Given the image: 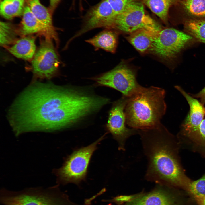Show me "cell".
Here are the masks:
<instances>
[{"label": "cell", "instance_id": "17", "mask_svg": "<svg viewBox=\"0 0 205 205\" xmlns=\"http://www.w3.org/2000/svg\"><path fill=\"white\" fill-rule=\"evenodd\" d=\"M28 6L36 17L48 29L53 39L58 42L56 32L53 26L52 13L43 5L39 0H26Z\"/></svg>", "mask_w": 205, "mask_h": 205}, {"label": "cell", "instance_id": "5", "mask_svg": "<svg viewBox=\"0 0 205 205\" xmlns=\"http://www.w3.org/2000/svg\"><path fill=\"white\" fill-rule=\"evenodd\" d=\"M104 28L130 34L143 28L158 32L161 30L159 24L145 14L143 4L140 1L130 4L122 12L116 15Z\"/></svg>", "mask_w": 205, "mask_h": 205}, {"label": "cell", "instance_id": "30", "mask_svg": "<svg viewBox=\"0 0 205 205\" xmlns=\"http://www.w3.org/2000/svg\"><path fill=\"white\" fill-rule=\"evenodd\" d=\"M132 198L131 196H120L116 197L115 200L118 202L124 201L126 200H130Z\"/></svg>", "mask_w": 205, "mask_h": 205}, {"label": "cell", "instance_id": "19", "mask_svg": "<svg viewBox=\"0 0 205 205\" xmlns=\"http://www.w3.org/2000/svg\"><path fill=\"white\" fill-rule=\"evenodd\" d=\"M8 51L16 57L28 60L32 58L36 51L35 39L26 37L17 41L12 46L7 49Z\"/></svg>", "mask_w": 205, "mask_h": 205}, {"label": "cell", "instance_id": "2", "mask_svg": "<svg viewBox=\"0 0 205 205\" xmlns=\"http://www.w3.org/2000/svg\"><path fill=\"white\" fill-rule=\"evenodd\" d=\"M148 160L147 178L169 183L189 191L192 181L180 164L173 136L161 123L138 130Z\"/></svg>", "mask_w": 205, "mask_h": 205}, {"label": "cell", "instance_id": "15", "mask_svg": "<svg viewBox=\"0 0 205 205\" xmlns=\"http://www.w3.org/2000/svg\"><path fill=\"white\" fill-rule=\"evenodd\" d=\"M126 205H175L171 196L161 189L132 198Z\"/></svg>", "mask_w": 205, "mask_h": 205}, {"label": "cell", "instance_id": "12", "mask_svg": "<svg viewBox=\"0 0 205 205\" xmlns=\"http://www.w3.org/2000/svg\"><path fill=\"white\" fill-rule=\"evenodd\" d=\"M116 16L108 2L106 0H101L88 11L84 18L82 28L74 37L95 28L104 27Z\"/></svg>", "mask_w": 205, "mask_h": 205}, {"label": "cell", "instance_id": "21", "mask_svg": "<svg viewBox=\"0 0 205 205\" xmlns=\"http://www.w3.org/2000/svg\"><path fill=\"white\" fill-rule=\"evenodd\" d=\"M25 1V0H1V15L8 19L22 15Z\"/></svg>", "mask_w": 205, "mask_h": 205}, {"label": "cell", "instance_id": "3", "mask_svg": "<svg viewBox=\"0 0 205 205\" xmlns=\"http://www.w3.org/2000/svg\"><path fill=\"white\" fill-rule=\"evenodd\" d=\"M165 90L154 86H141L128 98L125 109L126 124L130 128L140 130L155 127L161 123L165 113Z\"/></svg>", "mask_w": 205, "mask_h": 205}, {"label": "cell", "instance_id": "4", "mask_svg": "<svg viewBox=\"0 0 205 205\" xmlns=\"http://www.w3.org/2000/svg\"><path fill=\"white\" fill-rule=\"evenodd\" d=\"M57 187L32 188L17 191L3 189L0 202L4 205H65L64 197Z\"/></svg>", "mask_w": 205, "mask_h": 205}, {"label": "cell", "instance_id": "8", "mask_svg": "<svg viewBox=\"0 0 205 205\" xmlns=\"http://www.w3.org/2000/svg\"><path fill=\"white\" fill-rule=\"evenodd\" d=\"M187 33L173 28L161 29L158 33L149 51L165 59L175 58L193 40Z\"/></svg>", "mask_w": 205, "mask_h": 205}, {"label": "cell", "instance_id": "16", "mask_svg": "<svg viewBox=\"0 0 205 205\" xmlns=\"http://www.w3.org/2000/svg\"><path fill=\"white\" fill-rule=\"evenodd\" d=\"M184 19H205V0H177L175 5Z\"/></svg>", "mask_w": 205, "mask_h": 205}, {"label": "cell", "instance_id": "11", "mask_svg": "<svg viewBox=\"0 0 205 205\" xmlns=\"http://www.w3.org/2000/svg\"><path fill=\"white\" fill-rule=\"evenodd\" d=\"M175 87L185 98L190 106L189 113L182 125V132L195 143L198 127L205 115V108L200 102L189 95L180 86Z\"/></svg>", "mask_w": 205, "mask_h": 205}, {"label": "cell", "instance_id": "6", "mask_svg": "<svg viewBox=\"0 0 205 205\" xmlns=\"http://www.w3.org/2000/svg\"><path fill=\"white\" fill-rule=\"evenodd\" d=\"M104 135L89 145L75 151L63 165L55 171L59 181L63 183H78L86 178L91 157Z\"/></svg>", "mask_w": 205, "mask_h": 205}, {"label": "cell", "instance_id": "22", "mask_svg": "<svg viewBox=\"0 0 205 205\" xmlns=\"http://www.w3.org/2000/svg\"><path fill=\"white\" fill-rule=\"evenodd\" d=\"M183 23L184 30L187 34L205 43V19H186Z\"/></svg>", "mask_w": 205, "mask_h": 205}, {"label": "cell", "instance_id": "1", "mask_svg": "<svg viewBox=\"0 0 205 205\" xmlns=\"http://www.w3.org/2000/svg\"><path fill=\"white\" fill-rule=\"evenodd\" d=\"M88 94L72 87L34 82L12 104L9 122L17 135L69 127L86 116L87 109L82 99Z\"/></svg>", "mask_w": 205, "mask_h": 205}, {"label": "cell", "instance_id": "7", "mask_svg": "<svg viewBox=\"0 0 205 205\" xmlns=\"http://www.w3.org/2000/svg\"><path fill=\"white\" fill-rule=\"evenodd\" d=\"M97 86L111 88L129 97L142 86L137 82L135 72L123 63L108 71L93 78Z\"/></svg>", "mask_w": 205, "mask_h": 205}, {"label": "cell", "instance_id": "28", "mask_svg": "<svg viewBox=\"0 0 205 205\" xmlns=\"http://www.w3.org/2000/svg\"><path fill=\"white\" fill-rule=\"evenodd\" d=\"M61 0H50L49 10L52 13L54 11Z\"/></svg>", "mask_w": 205, "mask_h": 205}, {"label": "cell", "instance_id": "23", "mask_svg": "<svg viewBox=\"0 0 205 205\" xmlns=\"http://www.w3.org/2000/svg\"><path fill=\"white\" fill-rule=\"evenodd\" d=\"M16 32L10 23L3 22L0 23V43L5 46L12 43L15 39Z\"/></svg>", "mask_w": 205, "mask_h": 205}, {"label": "cell", "instance_id": "13", "mask_svg": "<svg viewBox=\"0 0 205 205\" xmlns=\"http://www.w3.org/2000/svg\"><path fill=\"white\" fill-rule=\"evenodd\" d=\"M19 32L22 35L38 33L46 38L53 39L47 28L36 17L28 6H26L22 15Z\"/></svg>", "mask_w": 205, "mask_h": 205}, {"label": "cell", "instance_id": "9", "mask_svg": "<svg viewBox=\"0 0 205 205\" xmlns=\"http://www.w3.org/2000/svg\"><path fill=\"white\" fill-rule=\"evenodd\" d=\"M128 97L122 96L114 101L110 110L106 125L108 131L112 135L118 144V149L125 150L126 140L131 136L138 133V130L126 126L124 109Z\"/></svg>", "mask_w": 205, "mask_h": 205}, {"label": "cell", "instance_id": "24", "mask_svg": "<svg viewBox=\"0 0 205 205\" xmlns=\"http://www.w3.org/2000/svg\"><path fill=\"white\" fill-rule=\"evenodd\" d=\"M188 192L194 198L205 196V174L199 179L192 181Z\"/></svg>", "mask_w": 205, "mask_h": 205}, {"label": "cell", "instance_id": "14", "mask_svg": "<svg viewBox=\"0 0 205 205\" xmlns=\"http://www.w3.org/2000/svg\"><path fill=\"white\" fill-rule=\"evenodd\" d=\"M159 31L140 29L130 33L126 38L137 50L144 53L149 50Z\"/></svg>", "mask_w": 205, "mask_h": 205}, {"label": "cell", "instance_id": "18", "mask_svg": "<svg viewBox=\"0 0 205 205\" xmlns=\"http://www.w3.org/2000/svg\"><path fill=\"white\" fill-rule=\"evenodd\" d=\"M86 42L96 49L101 48L111 53L115 52L118 42V34L109 30L101 32Z\"/></svg>", "mask_w": 205, "mask_h": 205}, {"label": "cell", "instance_id": "25", "mask_svg": "<svg viewBox=\"0 0 205 205\" xmlns=\"http://www.w3.org/2000/svg\"><path fill=\"white\" fill-rule=\"evenodd\" d=\"M112 7L116 15L122 12L131 3L140 0H106Z\"/></svg>", "mask_w": 205, "mask_h": 205}, {"label": "cell", "instance_id": "27", "mask_svg": "<svg viewBox=\"0 0 205 205\" xmlns=\"http://www.w3.org/2000/svg\"><path fill=\"white\" fill-rule=\"evenodd\" d=\"M192 96L194 98L199 99L200 102L204 105L205 104V87L198 93L192 94Z\"/></svg>", "mask_w": 205, "mask_h": 205}, {"label": "cell", "instance_id": "10", "mask_svg": "<svg viewBox=\"0 0 205 205\" xmlns=\"http://www.w3.org/2000/svg\"><path fill=\"white\" fill-rule=\"evenodd\" d=\"M51 40L46 38L42 42L32 61V72L37 78L50 79L57 73L59 61Z\"/></svg>", "mask_w": 205, "mask_h": 205}, {"label": "cell", "instance_id": "26", "mask_svg": "<svg viewBox=\"0 0 205 205\" xmlns=\"http://www.w3.org/2000/svg\"><path fill=\"white\" fill-rule=\"evenodd\" d=\"M197 145L205 147V119L200 124L197 134Z\"/></svg>", "mask_w": 205, "mask_h": 205}, {"label": "cell", "instance_id": "29", "mask_svg": "<svg viewBox=\"0 0 205 205\" xmlns=\"http://www.w3.org/2000/svg\"><path fill=\"white\" fill-rule=\"evenodd\" d=\"M198 205H205V196L194 197Z\"/></svg>", "mask_w": 205, "mask_h": 205}, {"label": "cell", "instance_id": "20", "mask_svg": "<svg viewBox=\"0 0 205 205\" xmlns=\"http://www.w3.org/2000/svg\"><path fill=\"white\" fill-rule=\"evenodd\" d=\"M177 0H142L153 13L165 24H167L169 13L170 8L175 6Z\"/></svg>", "mask_w": 205, "mask_h": 205}]
</instances>
